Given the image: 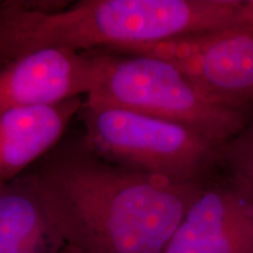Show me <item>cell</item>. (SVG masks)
<instances>
[{"mask_svg":"<svg viewBox=\"0 0 253 253\" xmlns=\"http://www.w3.org/2000/svg\"><path fill=\"white\" fill-rule=\"evenodd\" d=\"M56 253H71V252H69L68 250H66L65 248H63L62 250H60V251H59V252H56Z\"/></svg>","mask_w":253,"mask_h":253,"instance_id":"obj_11","label":"cell"},{"mask_svg":"<svg viewBox=\"0 0 253 253\" xmlns=\"http://www.w3.org/2000/svg\"><path fill=\"white\" fill-rule=\"evenodd\" d=\"M62 249L28 171L0 184V253H56Z\"/></svg>","mask_w":253,"mask_h":253,"instance_id":"obj_9","label":"cell"},{"mask_svg":"<svg viewBox=\"0 0 253 253\" xmlns=\"http://www.w3.org/2000/svg\"><path fill=\"white\" fill-rule=\"evenodd\" d=\"M100 52L38 49L0 66V112L86 97L96 86Z\"/></svg>","mask_w":253,"mask_h":253,"instance_id":"obj_6","label":"cell"},{"mask_svg":"<svg viewBox=\"0 0 253 253\" xmlns=\"http://www.w3.org/2000/svg\"><path fill=\"white\" fill-rule=\"evenodd\" d=\"M65 4V2H63ZM0 1V66L38 49L123 52L175 38L242 27V0Z\"/></svg>","mask_w":253,"mask_h":253,"instance_id":"obj_2","label":"cell"},{"mask_svg":"<svg viewBox=\"0 0 253 253\" xmlns=\"http://www.w3.org/2000/svg\"><path fill=\"white\" fill-rule=\"evenodd\" d=\"M116 53L166 60L211 100L253 108V28L194 34Z\"/></svg>","mask_w":253,"mask_h":253,"instance_id":"obj_5","label":"cell"},{"mask_svg":"<svg viewBox=\"0 0 253 253\" xmlns=\"http://www.w3.org/2000/svg\"><path fill=\"white\" fill-rule=\"evenodd\" d=\"M84 97L0 112V184L23 175L60 143Z\"/></svg>","mask_w":253,"mask_h":253,"instance_id":"obj_8","label":"cell"},{"mask_svg":"<svg viewBox=\"0 0 253 253\" xmlns=\"http://www.w3.org/2000/svg\"><path fill=\"white\" fill-rule=\"evenodd\" d=\"M28 173L71 253H164L205 186L118 166L84 137L59 143Z\"/></svg>","mask_w":253,"mask_h":253,"instance_id":"obj_1","label":"cell"},{"mask_svg":"<svg viewBox=\"0 0 253 253\" xmlns=\"http://www.w3.org/2000/svg\"><path fill=\"white\" fill-rule=\"evenodd\" d=\"M100 52L96 86L84 97L90 104L118 107L184 126L218 147L251 122L248 110L233 108L202 93L172 63L154 56Z\"/></svg>","mask_w":253,"mask_h":253,"instance_id":"obj_3","label":"cell"},{"mask_svg":"<svg viewBox=\"0 0 253 253\" xmlns=\"http://www.w3.org/2000/svg\"><path fill=\"white\" fill-rule=\"evenodd\" d=\"M84 140L104 160L183 183H207L220 149L184 126L118 107L90 104L79 113Z\"/></svg>","mask_w":253,"mask_h":253,"instance_id":"obj_4","label":"cell"},{"mask_svg":"<svg viewBox=\"0 0 253 253\" xmlns=\"http://www.w3.org/2000/svg\"><path fill=\"white\" fill-rule=\"evenodd\" d=\"M164 253H253V205L229 184H205Z\"/></svg>","mask_w":253,"mask_h":253,"instance_id":"obj_7","label":"cell"},{"mask_svg":"<svg viewBox=\"0 0 253 253\" xmlns=\"http://www.w3.org/2000/svg\"><path fill=\"white\" fill-rule=\"evenodd\" d=\"M229 185L253 205V121L220 149Z\"/></svg>","mask_w":253,"mask_h":253,"instance_id":"obj_10","label":"cell"}]
</instances>
